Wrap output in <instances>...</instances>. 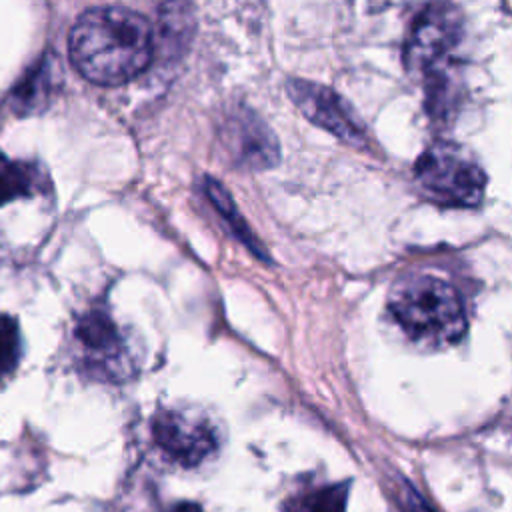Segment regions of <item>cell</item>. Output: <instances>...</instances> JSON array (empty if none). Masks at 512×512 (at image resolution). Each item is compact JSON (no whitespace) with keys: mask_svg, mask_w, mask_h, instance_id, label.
<instances>
[{"mask_svg":"<svg viewBox=\"0 0 512 512\" xmlns=\"http://www.w3.org/2000/svg\"><path fill=\"white\" fill-rule=\"evenodd\" d=\"M20 360V330L18 322L0 314V380L10 376Z\"/></svg>","mask_w":512,"mask_h":512,"instance_id":"cell-14","label":"cell"},{"mask_svg":"<svg viewBox=\"0 0 512 512\" xmlns=\"http://www.w3.org/2000/svg\"><path fill=\"white\" fill-rule=\"evenodd\" d=\"M348 488L344 484L322 486L300 494L286 504V512H346Z\"/></svg>","mask_w":512,"mask_h":512,"instance_id":"cell-13","label":"cell"},{"mask_svg":"<svg viewBox=\"0 0 512 512\" xmlns=\"http://www.w3.org/2000/svg\"><path fill=\"white\" fill-rule=\"evenodd\" d=\"M42 190L40 168L28 162L10 160L0 152V206L16 198L34 196Z\"/></svg>","mask_w":512,"mask_h":512,"instance_id":"cell-11","label":"cell"},{"mask_svg":"<svg viewBox=\"0 0 512 512\" xmlns=\"http://www.w3.org/2000/svg\"><path fill=\"white\" fill-rule=\"evenodd\" d=\"M152 40V28L142 14L116 6L92 8L72 26L70 60L86 80L116 86L148 68Z\"/></svg>","mask_w":512,"mask_h":512,"instance_id":"cell-1","label":"cell"},{"mask_svg":"<svg viewBox=\"0 0 512 512\" xmlns=\"http://www.w3.org/2000/svg\"><path fill=\"white\" fill-rule=\"evenodd\" d=\"M388 308L410 340L428 348L456 344L466 332L460 292L434 276L398 280L390 292Z\"/></svg>","mask_w":512,"mask_h":512,"instance_id":"cell-2","label":"cell"},{"mask_svg":"<svg viewBox=\"0 0 512 512\" xmlns=\"http://www.w3.org/2000/svg\"><path fill=\"white\" fill-rule=\"evenodd\" d=\"M152 438L162 454L178 466L196 468L218 452L216 424L190 408H164L152 418Z\"/></svg>","mask_w":512,"mask_h":512,"instance_id":"cell-4","label":"cell"},{"mask_svg":"<svg viewBox=\"0 0 512 512\" xmlns=\"http://www.w3.org/2000/svg\"><path fill=\"white\" fill-rule=\"evenodd\" d=\"M204 190L208 200L212 202V206L220 212V216L224 218V222L228 224V228L232 230V234L260 260H268L266 248L262 246V242L256 238V234L252 232V228L248 226V222L242 218L236 202L232 200V196L228 194V190L214 178H206L204 180Z\"/></svg>","mask_w":512,"mask_h":512,"instance_id":"cell-9","label":"cell"},{"mask_svg":"<svg viewBox=\"0 0 512 512\" xmlns=\"http://www.w3.org/2000/svg\"><path fill=\"white\" fill-rule=\"evenodd\" d=\"M170 512H202V506L196 502H178Z\"/></svg>","mask_w":512,"mask_h":512,"instance_id":"cell-15","label":"cell"},{"mask_svg":"<svg viewBox=\"0 0 512 512\" xmlns=\"http://www.w3.org/2000/svg\"><path fill=\"white\" fill-rule=\"evenodd\" d=\"M220 136L232 160L242 168L268 170L280 160L276 136L252 110L242 108L228 114Z\"/></svg>","mask_w":512,"mask_h":512,"instance_id":"cell-8","label":"cell"},{"mask_svg":"<svg viewBox=\"0 0 512 512\" xmlns=\"http://www.w3.org/2000/svg\"><path fill=\"white\" fill-rule=\"evenodd\" d=\"M192 10L184 0H170L160 12V40L164 48L180 50L192 36Z\"/></svg>","mask_w":512,"mask_h":512,"instance_id":"cell-12","label":"cell"},{"mask_svg":"<svg viewBox=\"0 0 512 512\" xmlns=\"http://www.w3.org/2000/svg\"><path fill=\"white\" fill-rule=\"evenodd\" d=\"M414 178L432 202L456 208L476 206L486 188L480 164L450 142L430 144L414 164Z\"/></svg>","mask_w":512,"mask_h":512,"instance_id":"cell-3","label":"cell"},{"mask_svg":"<svg viewBox=\"0 0 512 512\" xmlns=\"http://www.w3.org/2000/svg\"><path fill=\"white\" fill-rule=\"evenodd\" d=\"M52 64L54 62H48L44 58L14 88L10 102L18 114H30V112L46 106V102L50 100V92H52V78H54Z\"/></svg>","mask_w":512,"mask_h":512,"instance_id":"cell-10","label":"cell"},{"mask_svg":"<svg viewBox=\"0 0 512 512\" xmlns=\"http://www.w3.org/2000/svg\"><path fill=\"white\" fill-rule=\"evenodd\" d=\"M462 40V18L448 2L428 4L414 20L404 44V62L410 72H424L450 64Z\"/></svg>","mask_w":512,"mask_h":512,"instance_id":"cell-6","label":"cell"},{"mask_svg":"<svg viewBox=\"0 0 512 512\" xmlns=\"http://www.w3.org/2000/svg\"><path fill=\"white\" fill-rule=\"evenodd\" d=\"M74 340L92 376L120 382L134 374L136 356L104 308H90L74 326Z\"/></svg>","mask_w":512,"mask_h":512,"instance_id":"cell-5","label":"cell"},{"mask_svg":"<svg viewBox=\"0 0 512 512\" xmlns=\"http://www.w3.org/2000/svg\"><path fill=\"white\" fill-rule=\"evenodd\" d=\"M286 90L296 108L312 124L324 128L346 144L364 146L368 142L366 124L352 108V104L336 90L302 78L288 80Z\"/></svg>","mask_w":512,"mask_h":512,"instance_id":"cell-7","label":"cell"}]
</instances>
